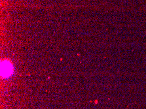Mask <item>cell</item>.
I'll use <instances>...</instances> for the list:
<instances>
[{"label": "cell", "instance_id": "6da1fadb", "mask_svg": "<svg viewBox=\"0 0 146 109\" xmlns=\"http://www.w3.org/2000/svg\"><path fill=\"white\" fill-rule=\"evenodd\" d=\"M13 72V67L9 61H5L2 63V75L4 77H8Z\"/></svg>", "mask_w": 146, "mask_h": 109}]
</instances>
